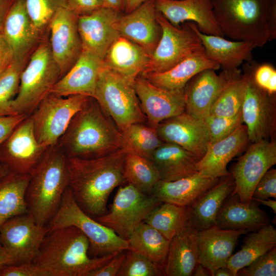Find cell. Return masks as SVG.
<instances>
[{"mask_svg": "<svg viewBox=\"0 0 276 276\" xmlns=\"http://www.w3.org/2000/svg\"><path fill=\"white\" fill-rule=\"evenodd\" d=\"M148 0H126L125 12L128 13Z\"/></svg>", "mask_w": 276, "mask_h": 276, "instance_id": "680465c9", "label": "cell"}, {"mask_svg": "<svg viewBox=\"0 0 276 276\" xmlns=\"http://www.w3.org/2000/svg\"><path fill=\"white\" fill-rule=\"evenodd\" d=\"M89 249V240L79 228L74 226L57 228L46 235L33 262L55 276H88L120 252L91 257Z\"/></svg>", "mask_w": 276, "mask_h": 276, "instance_id": "277c9868", "label": "cell"}, {"mask_svg": "<svg viewBox=\"0 0 276 276\" xmlns=\"http://www.w3.org/2000/svg\"><path fill=\"white\" fill-rule=\"evenodd\" d=\"M212 179L198 172L173 181L160 179L151 194L161 202L188 206L220 179Z\"/></svg>", "mask_w": 276, "mask_h": 276, "instance_id": "4dcf8cb0", "label": "cell"}, {"mask_svg": "<svg viewBox=\"0 0 276 276\" xmlns=\"http://www.w3.org/2000/svg\"><path fill=\"white\" fill-rule=\"evenodd\" d=\"M165 275L164 267L144 255L128 250L117 276Z\"/></svg>", "mask_w": 276, "mask_h": 276, "instance_id": "ee69618b", "label": "cell"}, {"mask_svg": "<svg viewBox=\"0 0 276 276\" xmlns=\"http://www.w3.org/2000/svg\"><path fill=\"white\" fill-rule=\"evenodd\" d=\"M188 221L187 206L162 202L151 212L144 222L170 240L186 225Z\"/></svg>", "mask_w": 276, "mask_h": 276, "instance_id": "ab89813d", "label": "cell"}, {"mask_svg": "<svg viewBox=\"0 0 276 276\" xmlns=\"http://www.w3.org/2000/svg\"><path fill=\"white\" fill-rule=\"evenodd\" d=\"M12 53L13 59L29 60L45 34L34 26L26 7L25 0H16L2 29Z\"/></svg>", "mask_w": 276, "mask_h": 276, "instance_id": "ffe728a7", "label": "cell"}, {"mask_svg": "<svg viewBox=\"0 0 276 276\" xmlns=\"http://www.w3.org/2000/svg\"><path fill=\"white\" fill-rule=\"evenodd\" d=\"M276 198V169L270 168L257 183L252 199Z\"/></svg>", "mask_w": 276, "mask_h": 276, "instance_id": "681fc988", "label": "cell"}, {"mask_svg": "<svg viewBox=\"0 0 276 276\" xmlns=\"http://www.w3.org/2000/svg\"><path fill=\"white\" fill-rule=\"evenodd\" d=\"M67 157L93 158L126 149L130 151L112 119L90 97L73 117L57 145Z\"/></svg>", "mask_w": 276, "mask_h": 276, "instance_id": "7a4b0ae2", "label": "cell"}, {"mask_svg": "<svg viewBox=\"0 0 276 276\" xmlns=\"http://www.w3.org/2000/svg\"><path fill=\"white\" fill-rule=\"evenodd\" d=\"M12 59V52L1 29L0 30V64L11 61Z\"/></svg>", "mask_w": 276, "mask_h": 276, "instance_id": "db71d44e", "label": "cell"}, {"mask_svg": "<svg viewBox=\"0 0 276 276\" xmlns=\"http://www.w3.org/2000/svg\"><path fill=\"white\" fill-rule=\"evenodd\" d=\"M150 55L142 47L120 36L110 45L103 64L131 82L146 70Z\"/></svg>", "mask_w": 276, "mask_h": 276, "instance_id": "f1b7e54d", "label": "cell"}, {"mask_svg": "<svg viewBox=\"0 0 276 276\" xmlns=\"http://www.w3.org/2000/svg\"><path fill=\"white\" fill-rule=\"evenodd\" d=\"M2 144L0 160L3 166L8 171L19 174H30L48 148L36 139L31 115L14 129Z\"/></svg>", "mask_w": 276, "mask_h": 276, "instance_id": "9a60e30c", "label": "cell"}, {"mask_svg": "<svg viewBox=\"0 0 276 276\" xmlns=\"http://www.w3.org/2000/svg\"><path fill=\"white\" fill-rule=\"evenodd\" d=\"M2 167V165H0V169Z\"/></svg>", "mask_w": 276, "mask_h": 276, "instance_id": "03108f58", "label": "cell"}, {"mask_svg": "<svg viewBox=\"0 0 276 276\" xmlns=\"http://www.w3.org/2000/svg\"><path fill=\"white\" fill-rule=\"evenodd\" d=\"M229 71L219 75L215 70H204L190 79L184 87L185 112L190 116L203 120L210 114L213 104L225 85Z\"/></svg>", "mask_w": 276, "mask_h": 276, "instance_id": "cb8c5ba5", "label": "cell"}, {"mask_svg": "<svg viewBox=\"0 0 276 276\" xmlns=\"http://www.w3.org/2000/svg\"><path fill=\"white\" fill-rule=\"evenodd\" d=\"M50 229L27 213L7 220L0 227L1 244L13 257L15 264L33 262Z\"/></svg>", "mask_w": 276, "mask_h": 276, "instance_id": "5bb4252c", "label": "cell"}, {"mask_svg": "<svg viewBox=\"0 0 276 276\" xmlns=\"http://www.w3.org/2000/svg\"><path fill=\"white\" fill-rule=\"evenodd\" d=\"M26 7L35 28L41 34L48 30L55 14L66 7V0H25Z\"/></svg>", "mask_w": 276, "mask_h": 276, "instance_id": "7bdbcfd3", "label": "cell"}, {"mask_svg": "<svg viewBox=\"0 0 276 276\" xmlns=\"http://www.w3.org/2000/svg\"><path fill=\"white\" fill-rule=\"evenodd\" d=\"M149 159L156 167L162 180H175L198 172L199 159L192 153L173 143L164 142Z\"/></svg>", "mask_w": 276, "mask_h": 276, "instance_id": "836d02e7", "label": "cell"}, {"mask_svg": "<svg viewBox=\"0 0 276 276\" xmlns=\"http://www.w3.org/2000/svg\"><path fill=\"white\" fill-rule=\"evenodd\" d=\"M223 35L262 47L276 38V0H211Z\"/></svg>", "mask_w": 276, "mask_h": 276, "instance_id": "3957f363", "label": "cell"}, {"mask_svg": "<svg viewBox=\"0 0 276 276\" xmlns=\"http://www.w3.org/2000/svg\"><path fill=\"white\" fill-rule=\"evenodd\" d=\"M155 6L175 27L191 21L203 34L224 37L215 18L211 0H155Z\"/></svg>", "mask_w": 276, "mask_h": 276, "instance_id": "7402d4cb", "label": "cell"}, {"mask_svg": "<svg viewBox=\"0 0 276 276\" xmlns=\"http://www.w3.org/2000/svg\"><path fill=\"white\" fill-rule=\"evenodd\" d=\"M203 121L209 132L210 144L226 137L243 124L241 110L230 117L210 114Z\"/></svg>", "mask_w": 276, "mask_h": 276, "instance_id": "f6af8a7d", "label": "cell"}, {"mask_svg": "<svg viewBox=\"0 0 276 276\" xmlns=\"http://www.w3.org/2000/svg\"><path fill=\"white\" fill-rule=\"evenodd\" d=\"M78 16L66 6L55 14L49 25L51 53L62 77L75 64L82 51Z\"/></svg>", "mask_w": 276, "mask_h": 276, "instance_id": "2e32d148", "label": "cell"}, {"mask_svg": "<svg viewBox=\"0 0 276 276\" xmlns=\"http://www.w3.org/2000/svg\"><path fill=\"white\" fill-rule=\"evenodd\" d=\"M126 0H104V6L121 13L125 11Z\"/></svg>", "mask_w": 276, "mask_h": 276, "instance_id": "6f0895ef", "label": "cell"}, {"mask_svg": "<svg viewBox=\"0 0 276 276\" xmlns=\"http://www.w3.org/2000/svg\"><path fill=\"white\" fill-rule=\"evenodd\" d=\"M240 276H275L276 247L255 259L237 273Z\"/></svg>", "mask_w": 276, "mask_h": 276, "instance_id": "bcb514c9", "label": "cell"}, {"mask_svg": "<svg viewBox=\"0 0 276 276\" xmlns=\"http://www.w3.org/2000/svg\"><path fill=\"white\" fill-rule=\"evenodd\" d=\"M148 125L155 129L159 123L185 112L184 88L169 90L157 87L141 75L133 82Z\"/></svg>", "mask_w": 276, "mask_h": 276, "instance_id": "e0dca14e", "label": "cell"}, {"mask_svg": "<svg viewBox=\"0 0 276 276\" xmlns=\"http://www.w3.org/2000/svg\"><path fill=\"white\" fill-rule=\"evenodd\" d=\"M231 175L221 177L191 204L187 206L188 221L197 231L215 225L216 218L226 199L233 192Z\"/></svg>", "mask_w": 276, "mask_h": 276, "instance_id": "f546056e", "label": "cell"}, {"mask_svg": "<svg viewBox=\"0 0 276 276\" xmlns=\"http://www.w3.org/2000/svg\"><path fill=\"white\" fill-rule=\"evenodd\" d=\"M275 247L276 229L269 223L245 237L241 249L231 256L226 266L237 276L238 270Z\"/></svg>", "mask_w": 276, "mask_h": 276, "instance_id": "d590c367", "label": "cell"}, {"mask_svg": "<svg viewBox=\"0 0 276 276\" xmlns=\"http://www.w3.org/2000/svg\"><path fill=\"white\" fill-rule=\"evenodd\" d=\"M29 116L15 114L0 117V147L14 129Z\"/></svg>", "mask_w": 276, "mask_h": 276, "instance_id": "f907efd6", "label": "cell"}, {"mask_svg": "<svg viewBox=\"0 0 276 276\" xmlns=\"http://www.w3.org/2000/svg\"><path fill=\"white\" fill-rule=\"evenodd\" d=\"M156 18L161 28V37L142 73L164 72L204 50L194 22L187 21L177 27L157 11Z\"/></svg>", "mask_w": 276, "mask_h": 276, "instance_id": "9c48e42d", "label": "cell"}, {"mask_svg": "<svg viewBox=\"0 0 276 276\" xmlns=\"http://www.w3.org/2000/svg\"><path fill=\"white\" fill-rule=\"evenodd\" d=\"M0 276H55L53 272L33 262L10 265L0 270Z\"/></svg>", "mask_w": 276, "mask_h": 276, "instance_id": "c3c4849f", "label": "cell"}, {"mask_svg": "<svg viewBox=\"0 0 276 276\" xmlns=\"http://www.w3.org/2000/svg\"><path fill=\"white\" fill-rule=\"evenodd\" d=\"M124 175L127 183L147 194H151L160 179L156 167L149 158L131 151L125 156Z\"/></svg>", "mask_w": 276, "mask_h": 276, "instance_id": "f35d334b", "label": "cell"}, {"mask_svg": "<svg viewBox=\"0 0 276 276\" xmlns=\"http://www.w3.org/2000/svg\"><path fill=\"white\" fill-rule=\"evenodd\" d=\"M197 232L188 221L170 240L164 268L165 275H192L200 263Z\"/></svg>", "mask_w": 276, "mask_h": 276, "instance_id": "83f0119b", "label": "cell"}, {"mask_svg": "<svg viewBox=\"0 0 276 276\" xmlns=\"http://www.w3.org/2000/svg\"><path fill=\"white\" fill-rule=\"evenodd\" d=\"M196 30L206 57L217 63L223 71L237 70L244 61L253 60L252 52L256 47L252 43L230 40L220 36L205 34L199 30L197 26Z\"/></svg>", "mask_w": 276, "mask_h": 276, "instance_id": "1f68e13d", "label": "cell"}, {"mask_svg": "<svg viewBox=\"0 0 276 276\" xmlns=\"http://www.w3.org/2000/svg\"><path fill=\"white\" fill-rule=\"evenodd\" d=\"M248 232L224 229L216 226L198 231L199 263L214 276L217 269L226 266L240 237Z\"/></svg>", "mask_w": 276, "mask_h": 276, "instance_id": "603a6c76", "label": "cell"}, {"mask_svg": "<svg viewBox=\"0 0 276 276\" xmlns=\"http://www.w3.org/2000/svg\"><path fill=\"white\" fill-rule=\"evenodd\" d=\"M68 186L67 156L57 145L48 148L30 173L26 193L28 213L47 225Z\"/></svg>", "mask_w": 276, "mask_h": 276, "instance_id": "5b68a950", "label": "cell"}, {"mask_svg": "<svg viewBox=\"0 0 276 276\" xmlns=\"http://www.w3.org/2000/svg\"><path fill=\"white\" fill-rule=\"evenodd\" d=\"M209 275L207 269L200 263L197 265L192 274L194 276H207Z\"/></svg>", "mask_w": 276, "mask_h": 276, "instance_id": "6125c7cd", "label": "cell"}, {"mask_svg": "<svg viewBox=\"0 0 276 276\" xmlns=\"http://www.w3.org/2000/svg\"><path fill=\"white\" fill-rule=\"evenodd\" d=\"M269 222L270 218L256 201L242 203L239 196L232 192L217 213L215 226L224 229L256 231Z\"/></svg>", "mask_w": 276, "mask_h": 276, "instance_id": "4316f807", "label": "cell"}, {"mask_svg": "<svg viewBox=\"0 0 276 276\" xmlns=\"http://www.w3.org/2000/svg\"><path fill=\"white\" fill-rule=\"evenodd\" d=\"M126 149L93 158L67 157L69 188L79 206L95 218L108 212L111 192L127 182L124 175Z\"/></svg>", "mask_w": 276, "mask_h": 276, "instance_id": "6da1fadb", "label": "cell"}, {"mask_svg": "<svg viewBox=\"0 0 276 276\" xmlns=\"http://www.w3.org/2000/svg\"><path fill=\"white\" fill-rule=\"evenodd\" d=\"M67 7L77 15L88 14L104 6V0H66Z\"/></svg>", "mask_w": 276, "mask_h": 276, "instance_id": "f5cc1de1", "label": "cell"}, {"mask_svg": "<svg viewBox=\"0 0 276 276\" xmlns=\"http://www.w3.org/2000/svg\"><path fill=\"white\" fill-rule=\"evenodd\" d=\"M121 132L131 152L148 158L164 143L155 129L145 123L132 124Z\"/></svg>", "mask_w": 276, "mask_h": 276, "instance_id": "60d3db41", "label": "cell"}, {"mask_svg": "<svg viewBox=\"0 0 276 276\" xmlns=\"http://www.w3.org/2000/svg\"><path fill=\"white\" fill-rule=\"evenodd\" d=\"M102 62L99 56L82 50L76 62L53 86L50 93L62 97L82 95L94 98Z\"/></svg>", "mask_w": 276, "mask_h": 276, "instance_id": "d4e9b609", "label": "cell"}, {"mask_svg": "<svg viewBox=\"0 0 276 276\" xmlns=\"http://www.w3.org/2000/svg\"><path fill=\"white\" fill-rule=\"evenodd\" d=\"M219 65L209 59L204 50L189 57L164 72H149L140 75L152 84L166 89L184 88L186 84L199 73L208 69L217 70Z\"/></svg>", "mask_w": 276, "mask_h": 276, "instance_id": "d6a6232c", "label": "cell"}, {"mask_svg": "<svg viewBox=\"0 0 276 276\" xmlns=\"http://www.w3.org/2000/svg\"><path fill=\"white\" fill-rule=\"evenodd\" d=\"M155 0H148L132 11L122 14L117 25L120 36L135 43L150 56L162 35Z\"/></svg>", "mask_w": 276, "mask_h": 276, "instance_id": "44dd1931", "label": "cell"}, {"mask_svg": "<svg viewBox=\"0 0 276 276\" xmlns=\"http://www.w3.org/2000/svg\"><path fill=\"white\" fill-rule=\"evenodd\" d=\"M125 256L123 251L119 252L104 265L91 271L88 276H117Z\"/></svg>", "mask_w": 276, "mask_h": 276, "instance_id": "816d5d0a", "label": "cell"}, {"mask_svg": "<svg viewBox=\"0 0 276 276\" xmlns=\"http://www.w3.org/2000/svg\"><path fill=\"white\" fill-rule=\"evenodd\" d=\"M12 60L10 61L5 62H3V63L0 64V75L3 73V72L5 70V68L10 63V62L12 61Z\"/></svg>", "mask_w": 276, "mask_h": 276, "instance_id": "be15d7a7", "label": "cell"}, {"mask_svg": "<svg viewBox=\"0 0 276 276\" xmlns=\"http://www.w3.org/2000/svg\"><path fill=\"white\" fill-rule=\"evenodd\" d=\"M276 164V143L262 140L251 143L232 168L237 194L242 203L251 201L254 190L264 174Z\"/></svg>", "mask_w": 276, "mask_h": 276, "instance_id": "4fadbf2b", "label": "cell"}, {"mask_svg": "<svg viewBox=\"0 0 276 276\" xmlns=\"http://www.w3.org/2000/svg\"><path fill=\"white\" fill-rule=\"evenodd\" d=\"M29 60L12 59L0 75V117L16 114L12 103L18 93L20 75Z\"/></svg>", "mask_w": 276, "mask_h": 276, "instance_id": "b9f144b4", "label": "cell"}, {"mask_svg": "<svg viewBox=\"0 0 276 276\" xmlns=\"http://www.w3.org/2000/svg\"><path fill=\"white\" fill-rule=\"evenodd\" d=\"M252 77L255 83L270 95L276 93V70L270 63L259 64L254 61Z\"/></svg>", "mask_w": 276, "mask_h": 276, "instance_id": "7dc6e473", "label": "cell"}, {"mask_svg": "<svg viewBox=\"0 0 276 276\" xmlns=\"http://www.w3.org/2000/svg\"><path fill=\"white\" fill-rule=\"evenodd\" d=\"M155 130L163 142L177 145L199 160L210 144L209 134L203 120L195 118L186 112L163 121Z\"/></svg>", "mask_w": 276, "mask_h": 276, "instance_id": "ac0fdd59", "label": "cell"}, {"mask_svg": "<svg viewBox=\"0 0 276 276\" xmlns=\"http://www.w3.org/2000/svg\"><path fill=\"white\" fill-rule=\"evenodd\" d=\"M214 276H235L227 266L221 267L216 270Z\"/></svg>", "mask_w": 276, "mask_h": 276, "instance_id": "94428289", "label": "cell"}, {"mask_svg": "<svg viewBox=\"0 0 276 276\" xmlns=\"http://www.w3.org/2000/svg\"><path fill=\"white\" fill-rule=\"evenodd\" d=\"M50 230L74 226L89 242V254L99 257L130 250L127 240L86 214L75 201L69 187L66 189L58 210L47 225Z\"/></svg>", "mask_w": 276, "mask_h": 276, "instance_id": "ba28073f", "label": "cell"}, {"mask_svg": "<svg viewBox=\"0 0 276 276\" xmlns=\"http://www.w3.org/2000/svg\"><path fill=\"white\" fill-rule=\"evenodd\" d=\"M94 98L121 132L134 123H145L133 82L103 64Z\"/></svg>", "mask_w": 276, "mask_h": 276, "instance_id": "52a82bcc", "label": "cell"}, {"mask_svg": "<svg viewBox=\"0 0 276 276\" xmlns=\"http://www.w3.org/2000/svg\"><path fill=\"white\" fill-rule=\"evenodd\" d=\"M61 77L52 56L48 30L21 74L18 91L12 103L15 114L30 115Z\"/></svg>", "mask_w": 276, "mask_h": 276, "instance_id": "8992f818", "label": "cell"}, {"mask_svg": "<svg viewBox=\"0 0 276 276\" xmlns=\"http://www.w3.org/2000/svg\"><path fill=\"white\" fill-rule=\"evenodd\" d=\"M90 98L82 95H48L30 114L38 143L47 148L56 145L74 116Z\"/></svg>", "mask_w": 276, "mask_h": 276, "instance_id": "30bf717a", "label": "cell"}, {"mask_svg": "<svg viewBox=\"0 0 276 276\" xmlns=\"http://www.w3.org/2000/svg\"><path fill=\"white\" fill-rule=\"evenodd\" d=\"M161 203L152 195L144 193L127 183L117 191L110 210L94 218L127 240Z\"/></svg>", "mask_w": 276, "mask_h": 276, "instance_id": "8fae6325", "label": "cell"}, {"mask_svg": "<svg viewBox=\"0 0 276 276\" xmlns=\"http://www.w3.org/2000/svg\"><path fill=\"white\" fill-rule=\"evenodd\" d=\"M15 264V262L13 257L0 243V270L6 266Z\"/></svg>", "mask_w": 276, "mask_h": 276, "instance_id": "11a10c76", "label": "cell"}, {"mask_svg": "<svg viewBox=\"0 0 276 276\" xmlns=\"http://www.w3.org/2000/svg\"><path fill=\"white\" fill-rule=\"evenodd\" d=\"M247 84L245 74L238 68L229 71L227 81L211 109L210 114L233 117L241 110Z\"/></svg>", "mask_w": 276, "mask_h": 276, "instance_id": "74e56055", "label": "cell"}, {"mask_svg": "<svg viewBox=\"0 0 276 276\" xmlns=\"http://www.w3.org/2000/svg\"><path fill=\"white\" fill-rule=\"evenodd\" d=\"M127 241L130 250L136 251L164 268L170 240L145 222L131 233Z\"/></svg>", "mask_w": 276, "mask_h": 276, "instance_id": "8d00e7d4", "label": "cell"}, {"mask_svg": "<svg viewBox=\"0 0 276 276\" xmlns=\"http://www.w3.org/2000/svg\"><path fill=\"white\" fill-rule=\"evenodd\" d=\"M248 142L247 128L242 124L226 137L209 144L197 164L198 172L214 179L230 175L227 170L228 163Z\"/></svg>", "mask_w": 276, "mask_h": 276, "instance_id": "484cf974", "label": "cell"}, {"mask_svg": "<svg viewBox=\"0 0 276 276\" xmlns=\"http://www.w3.org/2000/svg\"><path fill=\"white\" fill-rule=\"evenodd\" d=\"M257 202L263 204L264 205L267 206L270 208L272 211L275 214L276 213V201L275 200L270 199L269 198L266 199H252Z\"/></svg>", "mask_w": 276, "mask_h": 276, "instance_id": "91938a15", "label": "cell"}, {"mask_svg": "<svg viewBox=\"0 0 276 276\" xmlns=\"http://www.w3.org/2000/svg\"><path fill=\"white\" fill-rule=\"evenodd\" d=\"M122 14L117 10L103 7L79 15L77 27L82 50L103 59L110 45L120 36L117 25Z\"/></svg>", "mask_w": 276, "mask_h": 276, "instance_id": "d6986e66", "label": "cell"}, {"mask_svg": "<svg viewBox=\"0 0 276 276\" xmlns=\"http://www.w3.org/2000/svg\"><path fill=\"white\" fill-rule=\"evenodd\" d=\"M254 60L243 65L247 78L245 96L241 107L243 123L247 128L251 143L262 140L274 141L276 130L275 95L260 88L252 77Z\"/></svg>", "mask_w": 276, "mask_h": 276, "instance_id": "7c38bea8", "label": "cell"}, {"mask_svg": "<svg viewBox=\"0 0 276 276\" xmlns=\"http://www.w3.org/2000/svg\"><path fill=\"white\" fill-rule=\"evenodd\" d=\"M8 172V170L4 166L0 169V177L6 174ZM1 243V242H0Z\"/></svg>", "mask_w": 276, "mask_h": 276, "instance_id": "e7e4bbea", "label": "cell"}, {"mask_svg": "<svg viewBox=\"0 0 276 276\" xmlns=\"http://www.w3.org/2000/svg\"><path fill=\"white\" fill-rule=\"evenodd\" d=\"M30 174L8 171L0 177V227L7 220L28 213L26 193Z\"/></svg>", "mask_w": 276, "mask_h": 276, "instance_id": "e575fe53", "label": "cell"}, {"mask_svg": "<svg viewBox=\"0 0 276 276\" xmlns=\"http://www.w3.org/2000/svg\"><path fill=\"white\" fill-rule=\"evenodd\" d=\"M16 0H0V30L12 5Z\"/></svg>", "mask_w": 276, "mask_h": 276, "instance_id": "9f6ffc18", "label": "cell"}]
</instances>
